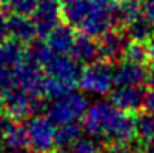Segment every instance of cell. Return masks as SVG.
I'll return each instance as SVG.
<instances>
[{"label":"cell","mask_w":154,"mask_h":153,"mask_svg":"<svg viewBox=\"0 0 154 153\" xmlns=\"http://www.w3.org/2000/svg\"><path fill=\"white\" fill-rule=\"evenodd\" d=\"M135 128H136V138L148 146L154 147V116L144 113L135 119Z\"/></svg>","instance_id":"ac0fdd59"},{"label":"cell","mask_w":154,"mask_h":153,"mask_svg":"<svg viewBox=\"0 0 154 153\" xmlns=\"http://www.w3.org/2000/svg\"><path fill=\"white\" fill-rule=\"evenodd\" d=\"M148 77V69L145 65L133 63L129 60H121L114 68V84L117 87L141 86Z\"/></svg>","instance_id":"9c48e42d"},{"label":"cell","mask_w":154,"mask_h":153,"mask_svg":"<svg viewBox=\"0 0 154 153\" xmlns=\"http://www.w3.org/2000/svg\"><path fill=\"white\" fill-rule=\"evenodd\" d=\"M8 36H9V20L0 11V44L5 42Z\"/></svg>","instance_id":"484cf974"},{"label":"cell","mask_w":154,"mask_h":153,"mask_svg":"<svg viewBox=\"0 0 154 153\" xmlns=\"http://www.w3.org/2000/svg\"><path fill=\"white\" fill-rule=\"evenodd\" d=\"M29 147L35 153H50L57 146V129L48 117L33 116L26 123Z\"/></svg>","instance_id":"3957f363"},{"label":"cell","mask_w":154,"mask_h":153,"mask_svg":"<svg viewBox=\"0 0 154 153\" xmlns=\"http://www.w3.org/2000/svg\"><path fill=\"white\" fill-rule=\"evenodd\" d=\"M87 98L81 93H69L60 99H55L48 105L47 117L55 126H63L69 123H76V120L84 119L88 111Z\"/></svg>","instance_id":"7a4b0ae2"},{"label":"cell","mask_w":154,"mask_h":153,"mask_svg":"<svg viewBox=\"0 0 154 153\" xmlns=\"http://www.w3.org/2000/svg\"><path fill=\"white\" fill-rule=\"evenodd\" d=\"M93 0H60L61 15L67 26L79 27L91 9Z\"/></svg>","instance_id":"8fae6325"},{"label":"cell","mask_w":154,"mask_h":153,"mask_svg":"<svg viewBox=\"0 0 154 153\" xmlns=\"http://www.w3.org/2000/svg\"><path fill=\"white\" fill-rule=\"evenodd\" d=\"M147 90L142 86H129V87H117L111 93V102L124 113H136L144 108Z\"/></svg>","instance_id":"ba28073f"},{"label":"cell","mask_w":154,"mask_h":153,"mask_svg":"<svg viewBox=\"0 0 154 153\" xmlns=\"http://www.w3.org/2000/svg\"><path fill=\"white\" fill-rule=\"evenodd\" d=\"M0 141L8 149V152H24L26 147L29 146L26 126L14 122Z\"/></svg>","instance_id":"2e32d148"},{"label":"cell","mask_w":154,"mask_h":153,"mask_svg":"<svg viewBox=\"0 0 154 153\" xmlns=\"http://www.w3.org/2000/svg\"><path fill=\"white\" fill-rule=\"evenodd\" d=\"M72 153H102L103 150L93 138H81L78 143H75L70 147Z\"/></svg>","instance_id":"7402d4cb"},{"label":"cell","mask_w":154,"mask_h":153,"mask_svg":"<svg viewBox=\"0 0 154 153\" xmlns=\"http://www.w3.org/2000/svg\"><path fill=\"white\" fill-rule=\"evenodd\" d=\"M147 50H148V56H150V59L154 60V36L150 39V42H148V45H147Z\"/></svg>","instance_id":"f1b7e54d"},{"label":"cell","mask_w":154,"mask_h":153,"mask_svg":"<svg viewBox=\"0 0 154 153\" xmlns=\"http://www.w3.org/2000/svg\"><path fill=\"white\" fill-rule=\"evenodd\" d=\"M102 153H135V150L127 146V144H117V143H112L109 144L106 149H103Z\"/></svg>","instance_id":"d4e9b609"},{"label":"cell","mask_w":154,"mask_h":153,"mask_svg":"<svg viewBox=\"0 0 154 153\" xmlns=\"http://www.w3.org/2000/svg\"><path fill=\"white\" fill-rule=\"evenodd\" d=\"M82 128L93 138H105L117 144H127L136 137L135 119L106 101L94 102L88 108Z\"/></svg>","instance_id":"6da1fadb"},{"label":"cell","mask_w":154,"mask_h":153,"mask_svg":"<svg viewBox=\"0 0 154 153\" xmlns=\"http://www.w3.org/2000/svg\"><path fill=\"white\" fill-rule=\"evenodd\" d=\"M147 80H148V83L151 84V87L154 89V66H151V68L148 69V77H147Z\"/></svg>","instance_id":"f546056e"},{"label":"cell","mask_w":154,"mask_h":153,"mask_svg":"<svg viewBox=\"0 0 154 153\" xmlns=\"http://www.w3.org/2000/svg\"><path fill=\"white\" fill-rule=\"evenodd\" d=\"M148 50L147 47H144V44H138V42H130L127 45V50L124 54V60L133 62V63H139V65H145V62L148 60Z\"/></svg>","instance_id":"44dd1931"},{"label":"cell","mask_w":154,"mask_h":153,"mask_svg":"<svg viewBox=\"0 0 154 153\" xmlns=\"http://www.w3.org/2000/svg\"><path fill=\"white\" fill-rule=\"evenodd\" d=\"M99 44V54L100 59L106 63L111 62H118L120 59L124 57L126 50H127V35L121 33V32H109L105 36L100 38Z\"/></svg>","instance_id":"30bf717a"},{"label":"cell","mask_w":154,"mask_h":153,"mask_svg":"<svg viewBox=\"0 0 154 153\" xmlns=\"http://www.w3.org/2000/svg\"><path fill=\"white\" fill-rule=\"evenodd\" d=\"M141 8L144 17L154 26V0H141Z\"/></svg>","instance_id":"cb8c5ba5"},{"label":"cell","mask_w":154,"mask_h":153,"mask_svg":"<svg viewBox=\"0 0 154 153\" xmlns=\"http://www.w3.org/2000/svg\"><path fill=\"white\" fill-rule=\"evenodd\" d=\"M8 153H24V152H8Z\"/></svg>","instance_id":"d6a6232c"},{"label":"cell","mask_w":154,"mask_h":153,"mask_svg":"<svg viewBox=\"0 0 154 153\" xmlns=\"http://www.w3.org/2000/svg\"><path fill=\"white\" fill-rule=\"evenodd\" d=\"M60 0H41L35 12L32 14V21L36 27L39 36L47 38L54 29H57L61 18Z\"/></svg>","instance_id":"52a82bcc"},{"label":"cell","mask_w":154,"mask_h":153,"mask_svg":"<svg viewBox=\"0 0 154 153\" xmlns=\"http://www.w3.org/2000/svg\"><path fill=\"white\" fill-rule=\"evenodd\" d=\"M0 107H3V95L0 93Z\"/></svg>","instance_id":"1f68e13d"},{"label":"cell","mask_w":154,"mask_h":153,"mask_svg":"<svg viewBox=\"0 0 154 153\" xmlns=\"http://www.w3.org/2000/svg\"><path fill=\"white\" fill-rule=\"evenodd\" d=\"M42 69L45 71L48 78L61 81V83L69 84L72 87L79 84V77L82 72L79 69V63L73 57L63 56V54H54V53L45 62Z\"/></svg>","instance_id":"8992f818"},{"label":"cell","mask_w":154,"mask_h":153,"mask_svg":"<svg viewBox=\"0 0 154 153\" xmlns=\"http://www.w3.org/2000/svg\"><path fill=\"white\" fill-rule=\"evenodd\" d=\"M82 126L78 123H69L58 126L57 129V147L60 149H70L75 143H78L82 138Z\"/></svg>","instance_id":"d6986e66"},{"label":"cell","mask_w":154,"mask_h":153,"mask_svg":"<svg viewBox=\"0 0 154 153\" xmlns=\"http://www.w3.org/2000/svg\"><path fill=\"white\" fill-rule=\"evenodd\" d=\"M126 35L129 39H132V42L138 44L150 42V39L154 36V26L142 14L126 27Z\"/></svg>","instance_id":"e0dca14e"},{"label":"cell","mask_w":154,"mask_h":153,"mask_svg":"<svg viewBox=\"0 0 154 153\" xmlns=\"http://www.w3.org/2000/svg\"><path fill=\"white\" fill-rule=\"evenodd\" d=\"M3 8L14 15H32L41 0H0Z\"/></svg>","instance_id":"ffe728a7"},{"label":"cell","mask_w":154,"mask_h":153,"mask_svg":"<svg viewBox=\"0 0 154 153\" xmlns=\"http://www.w3.org/2000/svg\"><path fill=\"white\" fill-rule=\"evenodd\" d=\"M70 54L78 63H87V65H93L97 62V59H100L99 44L93 38L82 33L76 36Z\"/></svg>","instance_id":"5bb4252c"},{"label":"cell","mask_w":154,"mask_h":153,"mask_svg":"<svg viewBox=\"0 0 154 153\" xmlns=\"http://www.w3.org/2000/svg\"><path fill=\"white\" fill-rule=\"evenodd\" d=\"M14 123V120L11 117H8L6 114H0V140L3 138V135L6 134V131L9 129V126Z\"/></svg>","instance_id":"83f0119b"},{"label":"cell","mask_w":154,"mask_h":153,"mask_svg":"<svg viewBox=\"0 0 154 153\" xmlns=\"http://www.w3.org/2000/svg\"><path fill=\"white\" fill-rule=\"evenodd\" d=\"M5 114L12 120H23L27 117L38 116L44 108V98L33 96L21 89H14L3 96Z\"/></svg>","instance_id":"277c9868"},{"label":"cell","mask_w":154,"mask_h":153,"mask_svg":"<svg viewBox=\"0 0 154 153\" xmlns=\"http://www.w3.org/2000/svg\"><path fill=\"white\" fill-rule=\"evenodd\" d=\"M75 39L76 35L73 33L70 26H58L47 36V45L54 54L67 56V53H72Z\"/></svg>","instance_id":"7c38bea8"},{"label":"cell","mask_w":154,"mask_h":153,"mask_svg":"<svg viewBox=\"0 0 154 153\" xmlns=\"http://www.w3.org/2000/svg\"><path fill=\"white\" fill-rule=\"evenodd\" d=\"M14 89H17L14 69H0V93L5 96Z\"/></svg>","instance_id":"603a6c76"},{"label":"cell","mask_w":154,"mask_h":153,"mask_svg":"<svg viewBox=\"0 0 154 153\" xmlns=\"http://www.w3.org/2000/svg\"><path fill=\"white\" fill-rule=\"evenodd\" d=\"M114 86V69H111L109 63L96 62L88 65L79 77V87L90 95L103 96L112 90Z\"/></svg>","instance_id":"5b68a950"},{"label":"cell","mask_w":154,"mask_h":153,"mask_svg":"<svg viewBox=\"0 0 154 153\" xmlns=\"http://www.w3.org/2000/svg\"><path fill=\"white\" fill-rule=\"evenodd\" d=\"M27 59V51L23 44L11 39L0 44V69H14L23 65Z\"/></svg>","instance_id":"9a60e30c"},{"label":"cell","mask_w":154,"mask_h":153,"mask_svg":"<svg viewBox=\"0 0 154 153\" xmlns=\"http://www.w3.org/2000/svg\"><path fill=\"white\" fill-rule=\"evenodd\" d=\"M38 32L33 21L24 15H12L9 18V36L20 44H33Z\"/></svg>","instance_id":"4fadbf2b"},{"label":"cell","mask_w":154,"mask_h":153,"mask_svg":"<svg viewBox=\"0 0 154 153\" xmlns=\"http://www.w3.org/2000/svg\"><path fill=\"white\" fill-rule=\"evenodd\" d=\"M144 110H145V113L154 116V89L153 87H151V90H147V93H145Z\"/></svg>","instance_id":"4316f807"},{"label":"cell","mask_w":154,"mask_h":153,"mask_svg":"<svg viewBox=\"0 0 154 153\" xmlns=\"http://www.w3.org/2000/svg\"><path fill=\"white\" fill-rule=\"evenodd\" d=\"M57 153H72V150L70 149H61V150H58Z\"/></svg>","instance_id":"4dcf8cb0"}]
</instances>
